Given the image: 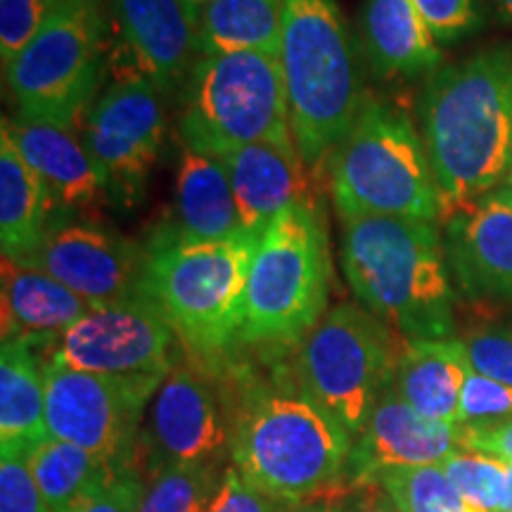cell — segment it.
<instances>
[{
	"label": "cell",
	"mask_w": 512,
	"mask_h": 512,
	"mask_svg": "<svg viewBox=\"0 0 512 512\" xmlns=\"http://www.w3.org/2000/svg\"><path fill=\"white\" fill-rule=\"evenodd\" d=\"M418 107L441 219L501 188L512 171V46L432 72Z\"/></svg>",
	"instance_id": "cell-1"
},
{
	"label": "cell",
	"mask_w": 512,
	"mask_h": 512,
	"mask_svg": "<svg viewBox=\"0 0 512 512\" xmlns=\"http://www.w3.org/2000/svg\"><path fill=\"white\" fill-rule=\"evenodd\" d=\"M339 261L358 304L406 342L456 339V292L437 223L344 219Z\"/></svg>",
	"instance_id": "cell-2"
},
{
	"label": "cell",
	"mask_w": 512,
	"mask_h": 512,
	"mask_svg": "<svg viewBox=\"0 0 512 512\" xmlns=\"http://www.w3.org/2000/svg\"><path fill=\"white\" fill-rule=\"evenodd\" d=\"M230 411V465L273 501H316L347 477L354 439L297 382L249 384Z\"/></svg>",
	"instance_id": "cell-3"
},
{
	"label": "cell",
	"mask_w": 512,
	"mask_h": 512,
	"mask_svg": "<svg viewBox=\"0 0 512 512\" xmlns=\"http://www.w3.org/2000/svg\"><path fill=\"white\" fill-rule=\"evenodd\" d=\"M280 62L294 143L311 174H320L366 100L337 0H285Z\"/></svg>",
	"instance_id": "cell-4"
},
{
	"label": "cell",
	"mask_w": 512,
	"mask_h": 512,
	"mask_svg": "<svg viewBox=\"0 0 512 512\" xmlns=\"http://www.w3.org/2000/svg\"><path fill=\"white\" fill-rule=\"evenodd\" d=\"M339 219L399 216L437 223L441 197L420 131L394 102L366 95L328 162Z\"/></svg>",
	"instance_id": "cell-5"
},
{
	"label": "cell",
	"mask_w": 512,
	"mask_h": 512,
	"mask_svg": "<svg viewBox=\"0 0 512 512\" xmlns=\"http://www.w3.org/2000/svg\"><path fill=\"white\" fill-rule=\"evenodd\" d=\"M261 233L226 240L162 242L150 249L145 297L174 325L181 344L204 361L240 344L245 294Z\"/></svg>",
	"instance_id": "cell-6"
},
{
	"label": "cell",
	"mask_w": 512,
	"mask_h": 512,
	"mask_svg": "<svg viewBox=\"0 0 512 512\" xmlns=\"http://www.w3.org/2000/svg\"><path fill=\"white\" fill-rule=\"evenodd\" d=\"M328 221L320 202L285 209L268 223L249 266L240 344L292 347L328 311Z\"/></svg>",
	"instance_id": "cell-7"
},
{
	"label": "cell",
	"mask_w": 512,
	"mask_h": 512,
	"mask_svg": "<svg viewBox=\"0 0 512 512\" xmlns=\"http://www.w3.org/2000/svg\"><path fill=\"white\" fill-rule=\"evenodd\" d=\"M183 145L223 157L252 143H290V100L280 57L264 53L202 55L181 98Z\"/></svg>",
	"instance_id": "cell-8"
},
{
	"label": "cell",
	"mask_w": 512,
	"mask_h": 512,
	"mask_svg": "<svg viewBox=\"0 0 512 512\" xmlns=\"http://www.w3.org/2000/svg\"><path fill=\"white\" fill-rule=\"evenodd\" d=\"M394 335L361 304H337L297 344L294 382L351 439L394 380Z\"/></svg>",
	"instance_id": "cell-9"
},
{
	"label": "cell",
	"mask_w": 512,
	"mask_h": 512,
	"mask_svg": "<svg viewBox=\"0 0 512 512\" xmlns=\"http://www.w3.org/2000/svg\"><path fill=\"white\" fill-rule=\"evenodd\" d=\"M102 8L57 5L34 41L5 67L19 114L74 126L98 91Z\"/></svg>",
	"instance_id": "cell-10"
},
{
	"label": "cell",
	"mask_w": 512,
	"mask_h": 512,
	"mask_svg": "<svg viewBox=\"0 0 512 512\" xmlns=\"http://www.w3.org/2000/svg\"><path fill=\"white\" fill-rule=\"evenodd\" d=\"M164 377H107L46 363V422L53 439L133 470L152 396Z\"/></svg>",
	"instance_id": "cell-11"
},
{
	"label": "cell",
	"mask_w": 512,
	"mask_h": 512,
	"mask_svg": "<svg viewBox=\"0 0 512 512\" xmlns=\"http://www.w3.org/2000/svg\"><path fill=\"white\" fill-rule=\"evenodd\" d=\"M233 411L207 370L178 361L147 406L138 453L147 472L169 465H223L230 458Z\"/></svg>",
	"instance_id": "cell-12"
},
{
	"label": "cell",
	"mask_w": 512,
	"mask_h": 512,
	"mask_svg": "<svg viewBox=\"0 0 512 512\" xmlns=\"http://www.w3.org/2000/svg\"><path fill=\"white\" fill-rule=\"evenodd\" d=\"M181 342L174 325L147 297L95 306L57 339V366L107 377H166Z\"/></svg>",
	"instance_id": "cell-13"
},
{
	"label": "cell",
	"mask_w": 512,
	"mask_h": 512,
	"mask_svg": "<svg viewBox=\"0 0 512 512\" xmlns=\"http://www.w3.org/2000/svg\"><path fill=\"white\" fill-rule=\"evenodd\" d=\"M83 124V143L98 166L105 190L119 204H133L164 143L162 91L145 76H121L95 100Z\"/></svg>",
	"instance_id": "cell-14"
},
{
	"label": "cell",
	"mask_w": 512,
	"mask_h": 512,
	"mask_svg": "<svg viewBox=\"0 0 512 512\" xmlns=\"http://www.w3.org/2000/svg\"><path fill=\"white\" fill-rule=\"evenodd\" d=\"M19 261L41 268L93 306L145 297L150 252L138 242L93 226L64 223Z\"/></svg>",
	"instance_id": "cell-15"
},
{
	"label": "cell",
	"mask_w": 512,
	"mask_h": 512,
	"mask_svg": "<svg viewBox=\"0 0 512 512\" xmlns=\"http://www.w3.org/2000/svg\"><path fill=\"white\" fill-rule=\"evenodd\" d=\"M460 448V425L425 418L389 384L363 430L351 441L344 482L366 489L392 470L441 465Z\"/></svg>",
	"instance_id": "cell-16"
},
{
	"label": "cell",
	"mask_w": 512,
	"mask_h": 512,
	"mask_svg": "<svg viewBox=\"0 0 512 512\" xmlns=\"http://www.w3.org/2000/svg\"><path fill=\"white\" fill-rule=\"evenodd\" d=\"M446 259L472 299H512V202L501 190L446 216Z\"/></svg>",
	"instance_id": "cell-17"
},
{
	"label": "cell",
	"mask_w": 512,
	"mask_h": 512,
	"mask_svg": "<svg viewBox=\"0 0 512 512\" xmlns=\"http://www.w3.org/2000/svg\"><path fill=\"white\" fill-rule=\"evenodd\" d=\"M128 62L159 91H174L200 60V22L183 0H112Z\"/></svg>",
	"instance_id": "cell-18"
},
{
	"label": "cell",
	"mask_w": 512,
	"mask_h": 512,
	"mask_svg": "<svg viewBox=\"0 0 512 512\" xmlns=\"http://www.w3.org/2000/svg\"><path fill=\"white\" fill-rule=\"evenodd\" d=\"M219 159L228 174L245 230L264 233L268 223L285 209L316 202L311 192V171L294 140L252 143Z\"/></svg>",
	"instance_id": "cell-19"
},
{
	"label": "cell",
	"mask_w": 512,
	"mask_h": 512,
	"mask_svg": "<svg viewBox=\"0 0 512 512\" xmlns=\"http://www.w3.org/2000/svg\"><path fill=\"white\" fill-rule=\"evenodd\" d=\"M31 169L41 176L55 204L88 209L107 195L91 152L74 126L60 121L19 117L3 119V128Z\"/></svg>",
	"instance_id": "cell-20"
},
{
	"label": "cell",
	"mask_w": 512,
	"mask_h": 512,
	"mask_svg": "<svg viewBox=\"0 0 512 512\" xmlns=\"http://www.w3.org/2000/svg\"><path fill=\"white\" fill-rule=\"evenodd\" d=\"M3 342H57L95 306L41 268L3 256Z\"/></svg>",
	"instance_id": "cell-21"
},
{
	"label": "cell",
	"mask_w": 512,
	"mask_h": 512,
	"mask_svg": "<svg viewBox=\"0 0 512 512\" xmlns=\"http://www.w3.org/2000/svg\"><path fill=\"white\" fill-rule=\"evenodd\" d=\"M361 36L373 72L382 79H413L437 72L439 41L413 0H366Z\"/></svg>",
	"instance_id": "cell-22"
},
{
	"label": "cell",
	"mask_w": 512,
	"mask_h": 512,
	"mask_svg": "<svg viewBox=\"0 0 512 512\" xmlns=\"http://www.w3.org/2000/svg\"><path fill=\"white\" fill-rule=\"evenodd\" d=\"M472 373L463 339L406 342L394 368V389L425 418L458 425L460 396Z\"/></svg>",
	"instance_id": "cell-23"
},
{
	"label": "cell",
	"mask_w": 512,
	"mask_h": 512,
	"mask_svg": "<svg viewBox=\"0 0 512 512\" xmlns=\"http://www.w3.org/2000/svg\"><path fill=\"white\" fill-rule=\"evenodd\" d=\"M174 209V238L162 242L226 240L245 230L221 159L185 145L178 159Z\"/></svg>",
	"instance_id": "cell-24"
},
{
	"label": "cell",
	"mask_w": 512,
	"mask_h": 512,
	"mask_svg": "<svg viewBox=\"0 0 512 512\" xmlns=\"http://www.w3.org/2000/svg\"><path fill=\"white\" fill-rule=\"evenodd\" d=\"M34 344L5 339L0 349V451H27L46 441V366Z\"/></svg>",
	"instance_id": "cell-25"
},
{
	"label": "cell",
	"mask_w": 512,
	"mask_h": 512,
	"mask_svg": "<svg viewBox=\"0 0 512 512\" xmlns=\"http://www.w3.org/2000/svg\"><path fill=\"white\" fill-rule=\"evenodd\" d=\"M53 197L10 136L0 131V247L5 259H24L48 233Z\"/></svg>",
	"instance_id": "cell-26"
},
{
	"label": "cell",
	"mask_w": 512,
	"mask_h": 512,
	"mask_svg": "<svg viewBox=\"0 0 512 512\" xmlns=\"http://www.w3.org/2000/svg\"><path fill=\"white\" fill-rule=\"evenodd\" d=\"M285 0H209L200 12V57L264 53L280 57Z\"/></svg>",
	"instance_id": "cell-27"
},
{
	"label": "cell",
	"mask_w": 512,
	"mask_h": 512,
	"mask_svg": "<svg viewBox=\"0 0 512 512\" xmlns=\"http://www.w3.org/2000/svg\"><path fill=\"white\" fill-rule=\"evenodd\" d=\"M29 467L50 512H74L121 475L93 453L53 437L29 453Z\"/></svg>",
	"instance_id": "cell-28"
},
{
	"label": "cell",
	"mask_w": 512,
	"mask_h": 512,
	"mask_svg": "<svg viewBox=\"0 0 512 512\" xmlns=\"http://www.w3.org/2000/svg\"><path fill=\"white\" fill-rule=\"evenodd\" d=\"M228 465H169L147 472L138 512H204Z\"/></svg>",
	"instance_id": "cell-29"
},
{
	"label": "cell",
	"mask_w": 512,
	"mask_h": 512,
	"mask_svg": "<svg viewBox=\"0 0 512 512\" xmlns=\"http://www.w3.org/2000/svg\"><path fill=\"white\" fill-rule=\"evenodd\" d=\"M399 512H479L460 496L441 465L403 467L377 479Z\"/></svg>",
	"instance_id": "cell-30"
},
{
	"label": "cell",
	"mask_w": 512,
	"mask_h": 512,
	"mask_svg": "<svg viewBox=\"0 0 512 512\" xmlns=\"http://www.w3.org/2000/svg\"><path fill=\"white\" fill-rule=\"evenodd\" d=\"M441 467L472 508L479 512L498 510L503 501L505 479H508V463L460 448L444 460Z\"/></svg>",
	"instance_id": "cell-31"
},
{
	"label": "cell",
	"mask_w": 512,
	"mask_h": 512,
	"mask_svg": "<svg viewBox=\"0 0 512 512\" xmlns=\"http://www.w3.org/2000/svg\"><path fill=\"white\" fill-rule=\"evenodd\" d=\"M57 0H0V57L3 67L15 60L34 41L48 17L57 8Z\"/></svg>",
	"instance_id": "cell-32"
},
{
	"label": "cell",
	"mask_w": 512,
	"mask_h": 512,
	"mask_svg": "<svg viewBox=\"0 0 512 512\" xmlns=\"http://www.w3.org/2000/svg\"><path fill=\"white\" fill-rule=\"evenodd\" d=\"M0 512H50L27 451H0Z\"/></svg>",
	"instance_id": "cell-33"
},
{
	"label": "cell",
	"mask_w": 512,
	"mask_h": 512,
	"mask_svg": "<svg viewBox=\"0 0 512 512\" xmlns=\"http://www.w3.org/2000/svg\"><path fill=\"white\" fill-rule=\"evenodd\" d=\"M512 418V387L472 370L460 396L458 425Z\"/></svg>",
	"instance_id": "cell-34"
},
{
	"label": "cell",
	"mask_w": 512,
	"mask_h": 512,
	"mask_svg": "<svg viewBox=\"0 0 512 512\" xmlns=\"http://www.w3.org/2000/svg\"><path fill=\"white\" fill-rule=\"evenodd\" d=\"M475 373L512 387V325L484 328L463 339Z\"/></svg>",
	"instance_id": "cell-35"
},
{
	"label": "cell",
	"mask_w": 512,
	"mask_h": 512,
	"mask_svg": "<svg viewBox=\"0 0 512 512\" xmlns=\"http://www.w3.org/2000/svg\"><path fill=\"white\" fill-rule=\"evenodd\" d=\"M413 3L439 46L475 34L482 24L477 0H413Z\"/></svg>",
	"instance_id": "cell-36"
},
{
	"label": "cell",
	"mask_w": 512,
	"mask_h": 512,
	"mask_svg": "<svg viewBox=\"0 0 512 512\" xmlns=\"http://www.w3.org/2000/svg\"><path fill=\"white\" fill-rule=\"evenodd\" d=\"M290 505L273 501L271 496L254 489L233 465L226 467L211 503L204 512H287Z\"/></svg>",
	"instance_id": "cell-37"
},
{
	"label": "cell",
	"mask_w": 512,
	"mask_h": 512,
	"mask_svg": "<svg viewBox=\"0 0 512 512\" xmlns=\"http://www.w3.org/2000/svg\"><path fill=\"white\" fill-rule=\"evenodd\" d=\"M140 494H143V479L136 470L121 472L105 489L88 498L74 512H138Z\"/></svg>",
	"instance_id": "cell-38"
},
{
	"label": "cell",
	"mask_w": 512,
	"mask_h": 512,
	"mask_svg": "<svg viewBox=\"0 0 512 512\" xmlns=\"http://www.w3.org/2000/svg\"><path fill=\"white\" fill-rule=\"evenodd\" d=\"M465 451L484 453L503 463H512V418L477 422V425H460Z\"/></svg>",
	"instance_id": "cell-39"
},
{
	"label": "cell",
	"mask_w": 512,
	"mask_h": 512,
	"mask_svg": "<svg viewBox=\"0 0 512 512\" xmlns=\"http://www.w3.org/2000/svg\"><path fill=\"white\" fill-rule=\"evenodd\" d=\"M368 489L370 494L363 496L361 501H356L354 505H349L347 512H399L380 486H368Z\"/></svg>",
	"instance_id": "cell-40"
},
{
	"label": "cell",
	"mask_w": 512,
	"mask_h": 512,
	"mask_svg": "<svg viewBox=\"0 0 512 512\" xmlns=\"http://www.w3.org/2000/svg\"><path fill=\"white\" fill-rule=\"evenodd\" d=\"M287 512H347V508H342V505H335L332 501H306V503H297V505H290V510Z\"/></svg>",
	"instance_id": "cell-41"
},
{
	"label": "cell",
	"mask_w": 512,
	"mask_h": 512,
	"mask_svg": "<svg viewBox=\"0 0 512 512\" xmlns=\"http://www.w3.org/2000/svg\"><path fill=\"white\" fill-rule=\"evenodd\" d=\"M496 512H512V463H508V479H505L503 501Z\"/></svg>",
	"instance_id": "cell-42"
},
{
	"label": "cell",
	"mask_w": 512,
	"mask_h": 512,
	"mask_svg": "<svg viewBox=\"0 0 512 512\" xmlns=\"http://www.w3.org/2000/svg\"><path fill=\"white\" fill-rule=\"evenodd\" d=\"M496 5L498 15H501L505 22L512 24V0H491Z\"/></svg>",
	"instance_id": "cell-43"
},
{
	"label": "cell",
	"mask_w": 512,
	"mask_h": 512,
	"mask_svg": "<svg viewBox=\"0 0 512 512\" xmlns=\"http://www.w3.org/2000/svg\"><path fill=\"white\" fill-rule=\"evenodd\" d=\"M60 5H86V8H102V0H57Z\"/></svg>",
	"instance_id": "cell-44"
},
{
	"label": "cell",
	"mask_w": 512,
	"mask_h": 512,
	"mask_svg": "<svg viewBox=\"0 0 512 512\" xmlns=\"http://www.w3.org/2000/svg\"><path fill=\"white\" fill-rule=\"evenodd\" d=\"M183 3L188 5V8L192 10V15H195V17H197V22H200V12H202L204 5L209 3V0H183Z\"/></svg>",
	"instance_id": "cell-45"
},
{
	"label": "cell",
	"mask_w": 512,
	"mask_h": 512,
	"mask_svg": "<svg viewBox=\"0 0 512 512\" xmlns=\"http://www.w3.org/2000/svg\"><path fill=\"white\" fill-rule=\"evenodd\" d=\"M498 190H501L503 192V195L505 197H508V200L512 202V171H510V176L508 178H505V183L501 185V188H498Z\"/></svg>",
	"instance_id": "cell-46"
}]
</instances>
